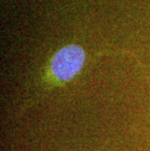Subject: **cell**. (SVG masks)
<instances>
[{"instance_id": "1", "label": "cell", "mask_w": 150, "mask_h": 151, "mask_svg": "<svg viewBox=\"0 0 150 151\" xmlns=\"http://www.w3.org/2000/svg\"><path fill=\"white\" fill-rule=\"evenodd\" d=\"M86 53L77 44H69L57 52L46 68L45 82L51 86H62L76 77L85 65Z\"/></svg>"}]
</instances>
